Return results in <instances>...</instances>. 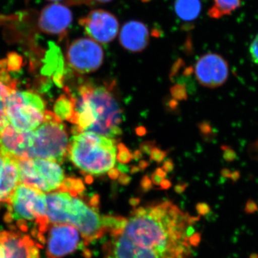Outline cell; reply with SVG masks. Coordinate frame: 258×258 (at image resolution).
Returning <instances> with one entry per match:
<instances>
[{
  "instance_id": "obj_1",
  "label": "cell",
  "mask_w": 258,
  "mask_h": 258,
  "mask_svg": "<svg viewBox=\"0 0 258 258\" xmlns=\"http://www.w3.org/2000/svg\"><path fill=\"white\" fill-rule=\"evenodd\" d=\"M197 219L169 201L135 208L108 233L104 258H191L201 240Z\"/></svg>"
},
{
  "instance_id": "obj_2",
  "label": "cell",
  "mask_w": 258,
  "mask_h": 258,
  "mask_svg": "<svg viewBox=\"0 0 258 258\" xmlns=\"http://www.w3.org/2000/svg\"><path fill=\"white\" fill-rule=\"evenodd\" d=\"M45 199L48 223L74 226L82 236L85 245L109 233L124 220V217L101 215L97 195L86 201L82 195L60 190L46 194Z\"/></svg>"
},
{
  "instance_id": "obj_3",
  "label": "cell",
  "mask_w": 258,
  "mask_h": 258,
  "mask_svg": "<svg viewBox=\"0 0 258 258\" xmlns=\"http://www.w3.org/2000/svg\"><path fill=\"white\" fill-rule=\"evenodd\" d=\"M115 83L81 85L74 98V134L90 132L115 139L121 134L123 111L114 93Z\"/></svg>"
},
{
  "instance_id": "obj_4",
  "label": "cell",
  "mask_w": 258,
  "mask_h": 258,
  "mask_svg": "<svg viewBox=\"0 0 258 258\" xmlns=\"http://www.w3.org/2000/svg\"><path fill=\"white\" fill-rule=\"evenodd\" d=\"M116 140L90 132L74 133L70 139L69 158L83 174L104 175L114 168Z\"/></svg>"
},
{
  "instance_id": "obj_5",
  "label": "cell",
  "mask_w": 258,
  "mask_h": 258,
  "mask_svg": "<svg viewBox=\"0 0 258 258\" xmlns=\"http://www.w3.org/2000/svg\"><path fill=\"white\" fill-rule=\"evenodd\" d=\"M70 139L66 125L50 112L36 129L30 132L28 159H42L61 164L69 154Z\"/></svg>"
},
{
  "instance_id": "obj_6",
  "label": "cell",
  "mask_w": 258,
  "mask_h": 258,
  "mask_svg": "<svg viewBox=\"0 0 258 258\" xmlns=\"http://www.w3.org/2000/svg\"><path fill=\"white\" fill-rule=\"evenodd\" d=\"M41 191L20 184L8 204V218L16 222L21 230L29 227V224L37 227L40 236L45 233L49 225L46 218V199Z\"/></svg>"
},
{
  "instance_id": "obj_7",
  "label": "cell",
  "mask_w": 258,
  "mask_h": 258,
  "mask_svg": "<svg viewBox=\"0 0 258 258\" xmlns=\"http://www.w3.org/2000/svg\"><path fill=\"white\" fill-rule=\"evenodd\" d=\"M10 125L20 132L35 130L46 118L45 102L36 93L12 90L5 109Z\"/></svg>"
},
{
  "instance_id": "obj_8",
  "label": "cell",
  "mask_w": 258,
  "mask_h": 258,
  "mask_svg": "<svg viewBox=\"0 0 258 258\" xmlns=\"http://www.w3.org/2000/svg\"><path fill=\"white\" fill-rule=\"evenodd\" d=\"M20 184L44 194L60 191L66 178L60 164L42 159L18 160Z\"/></svg>"
},
{
  "instance_id": "obj_9",
  "label": "cell",
  "mask_w": 258,
  "mask_h": 258,
  "mask_svg": "<svg viewBox=\"0 0 258 258\" xmlns=\"http://www.w3.org/2000/svg\"><path fill=\"white\" fill-rule=\"evenodd\" d=\"M70 67L81 74L98 71L104 60V50L98 42L82 37L71 42L67 50Z\"/></svg>"
},
{
  "instance_id": "obj_10",
  "label": "cell",
  "mask_w": 258,
  "mask_h": 258,
  "mask_svg": "<svg viewBox=\"0 0 258 258\" xmlns=\"http://www.w3.org/2000/svg\"><path fill=\"white\" fill-rule=\"evenodd\" d=\"M45 233L47 258H63L85 244L79 231L67 224L50 223Z\"/></svg>"
},
{
  "instance_id": "obj_11",
  "label": "cell",
  "mask_w": 258,
  "mask_h": 258,
  "mask_svg": "<svg viewBox=\"0 0 258 258\" xmlns=\"http://www.w3.org/2000/svg\"><path fill=\"white\" fill-rule=\"evenodd\" d=\"M79 23L90 38L101 44L113 41L119 30L118 19L104 10H92L81 18Z\"/></svg>"
},
{
  "instance_id": "obj_12",
  "label": "cell",
  "mask_w": 258,
  "mask_h": 258,
  "mask_svg": "<svg viewBox=\"0 0 258 258\" xmlns=\"http://www.w3.org/2000/svg\"><path fill=\"white\" fill-rule=\"evenodd\" d=\"M195 74L202 86L210 88L219 87L228 79V63L221 55L209 52L197 61Z\"/></svg>"
},
{
  "instance_id": "obj_13",
  "label": "cell",
  "mask_w": 258,
  "mask_h": 258,
  "mask_svg": "<svg viewBox=\"0 0 258 258\" xmlns=\"http://www.w3.org/2000/svg\"><path fill=\"white\" fill-rule=\"evenodd\" d=\"M0 258H40L39 245L28 235L16 231H1Z\"/></svg>"
},
{
  "instance_id": "obj_14",
  "label": "cell",
  "mask_w": 258,
  "mask_h": 258,
  "mask_svg": "<svg viewBox=\"0 0 258 258\" xmlns=\"http://www.w3.org/2000/svg\"><path fill=\"white\" fill-rule=\"evenodd\" d=\"M73 22L72 12L68 7L53 3L45 7L39 19V28L49 35H62Z\"/></svg>"
},
{
  "instance_id": "obj_15",
  "label": "cell",
  "mask_w": 258,
  "mask_h": 258,
  "mask_svg": "<svg viewBox=\"0 0 258 258\" xmlns=\"http://www.w3.org/2000/svg\"><path fill=\"white\" fill-rule=\"evenodd\" d=\"M30 132H20L9 124L0 131V152L18 160L28 159Z\"/></svg>"
},
{
  "instance_id": "obj_16",
  "label": "cell",
  "mask_w": 258,
  "mask_h": 258,
  "mask_svg": "<svg viewBox=\"0 0 258 258\" xmlns=\"http://www.w3.org/2000/svg\"><path fill=\"white\" fill-rule=\"evenodd\" d=\"M150 40V32L145 24L137 20L127 22L120 30L119 42L125 50L140 52L145 50Z\"/></svg>"
},
{
  "instance_id": "obj_17",
  "label": "cell",
  "mask_w": 258,
  "mask_h": 258,
  "mask_svg": "<svg viewBox=\"0 0 258 258\" xmlns=\"http://www.w3.org/2000/svg\"><path fill=\"white\" fill-rule=\"evenodd\" d=\"M20 184L18 160L8 157L0 171V203H6Z\"/></svg>"
},
{
  "instance_id": "obj_18",
  "label": "cell",
  "mask_w": 258,
  "mask_h": 258,
  "mask_svg": "<svg viewBox=\"0 0 258 258\" xmlns=\"http://www.w3.org/2000/svg\"><path fill=\"white\" fill-rule=\"evenodd\" d=\"M200 0H176L174 10L178 18L184 22H192L201 13Z\"/></svg>"
},
{
  "instance_id": "obj_19",
  "label": "cell",
  "mask_w": 258,
  "mask_h": 258,
  "mask_svg": "<svg viewBox=\"0 0 258 258\" xmlns=\"http://www.w3.org/2000/svg\"><path fill=\"white\" fill-rule=\"evenodd\" d=\"M242 0H214L213 5L209 10L210 18L219 19L232 14L238 9Z\"/></svg>"
},
{
  "instance_id": "obj_20",
  "label": "cell",
  "mask_w": 258,
  "mask_h": 258,
  "mask_svg": "<svg viewBox=\"0 0 258 258\" xmlns=\"http://www.w3.org/2000/svg\"><path fill=\"white\" fill-rule=\"evenodd\" d=\"M56 116L60 119L72 120L74 115L75 100L74 96H63L57 101L55 105Z\"/></svg>"
},
{
  "instance_id": "obj_21",
  "label": "cell",
  "mask_w": 258,
  "mask_h": 258,
  "mask_svg": "<svg viewBox=\"0 0 258 258\" xmlns=\"http://www.w3.org/2000/svg\"><path fill=\"white\" fill-rule=\"evenodd\" d=\"M12 90L13 89L11 88L8 87L0 81V131L3 130L7 125L10 124L5 113V109H6L7 101Z\"/></svg>"
},
{
  "instance_id": "obj_22",
  "label": "cell",
  "mask_w": 258,
  "mask_h": 258,
  "mask_svg": "<svg viewBox=\"0 0 258 258\" xmlns=\"http://www.w3.org/2000/svg\"><path fill=\"white\" fill-rule=\"evenodd\" d=\"M118 159L120 162L127 163L132 159V154L129 152L128 149L123 145V144H120L118 147Z\"/></svg>"
},
{
  "instance_id": "obj_23",
  "label": "cell",
  "mask_w": 258,
  "mask_h": 258,
  "mask_svg": "<svg viewBox=\"0 0 258 258\" xmlns=\"http://www.w3.org/2000/svg\"><path fill=\"white\" fill-rule=\"evenodd\" d=\"M249 54L252 61L258 66V34L249 45Z\"/></svg>"
},
{
  "instance_id": "obj_24",
  "label": "cell",
  "mask_w": 258,
  "mask_h": 258,
  "mask_svg": "<svg viewBox=\"0 0 258 258\" xmlns=\"http://www.w3.org/2000/svg\"><path fill=\"white\" fill-rule=\"evenodd\" d=\"M49 1L59 3V2H66V3L70 5H93L91 0H49Z\"/></svg>"
},
{
  "instance_id": "obj_25",
  "label": "cell",
  "mask_w": 258,
  "mask_h": 258,
  "mask_svg": "<svg viewBox=\"0 0 258 258\" xmlns=\"http://www.w3.org/2000/svg\"><path fill=\"white\" fill-rule=\"evenodd\" d=\"M164 157H165V153L161 152L159 149H154L152 153V158L155 161H161Z\"/></svg>"
},
{
  "instance_id": "obj_26",
  "label": "cell",
  "mask_w": 258,
  "mask_h": 258,
  "mask_svg": "<svg viewBox=\"0 0 258 258\" xmlns=\"http://www.w3.org/2000/svg\"><path fill=\"white\" fill-rule=\"evenodd\" d=\"M7 156L4 155L1 152H0V171H1L2 168L4 166L5 161L7 160Z\"/></svg>"
},
{
  "instance_id": "obj_27",
  "label": "cell",
  "mask_w": 258,
  "mask_h": 258,
  "mask_svg": "<svg viewBox=\"0 0 258 258\" xmlns=\"http://www.w3.org/2000/svg\"><path fill=\"white\" fill-rule=\"evenodd\" d=\"M93 2H96L98 3H108L110 2L113 1V0H91Z\"/></svg>"
},
{
  "instance_id": "obj_28",
  "label": "cell",
  "mask_w": 258,
  "mask_h": 258,
  "mask_svg": "<svg viewBox=\"0 0 258 258\" xmlns=\"http://www.w3.org/2000/svg\"><path fill=\"white\" fill-rule=\"evenodd\" d=\"M142 1L147 2V1H149V0H142Z\"/></svg>"
}]
</instances>
